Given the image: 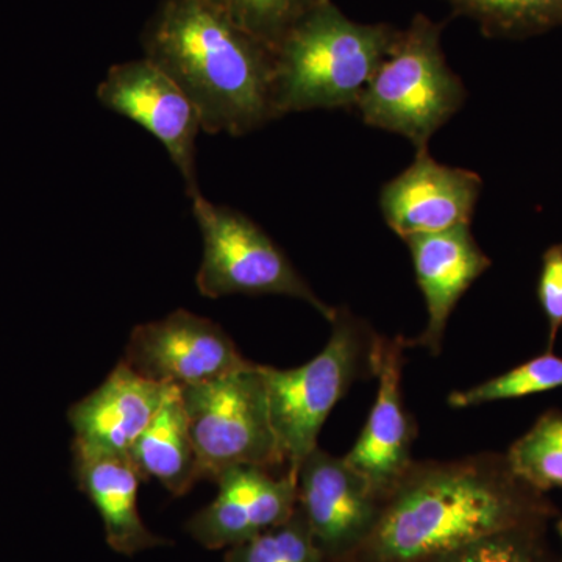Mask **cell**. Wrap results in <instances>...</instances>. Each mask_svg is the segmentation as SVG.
<instances>
[{
  "label": "cell",
  "instance_id": "obj_1",
  "mask_svg": "<svg viewBox=\"0 0 562 562\" xmlns=\"http://www.w3.org/2000/svg\"><path fill=\"white\" fill-rule=\"evenodd\" d=\"M557 516L547 494L522 482L505 453L414 461L347 562H427L494 532L547 528Z\"/></svg>",
  "mask_w": 562,
  "mask_h": 562
},
{
  "label": "cell",
  "instance_id": "obj_2",
  "mask_svg": "<svg viewBox=\"0 0 562 562\" xmlns=\"http://www.w3.org/2000/svg\"><path fill=\"white\" fill-rule=\"evenodd\" d=\"M140 43L144 57L188 95L203 132L244 136L279 120L276 50L209 0H161Z\"/></svg>",
  "mask_w": 562,
  "mask_h": 562
},
{
  "label": "cell",
  "instance_id": "obj_3",
  "mask_svg": "<svg viewBox=\"0 0 562 562\" xmlns=\"http://www.w3.org/2000/svg\"><path fill=\"white\" fill-rule=\"evenodd\" d=\"M390 24L351 21L322 0L276 49L273 102L279 117L308 110L357 109L398 36Z\"/></svg>",
  "mask_w": 562,
  "mask_h": 562
},
{
  "label": "cell",
  "instance_id": "obj_4",
  "mask_svg": "<svg viewBox=\"0 0 562 562\" xmlns=\"http://www.w3.org/2000/svg\"><path fill=\"white\" fill-rule=\"evenodd\" d=\"M330 324L324 349L301 368L261 364L273 432L284 468L295 476L302 461L316 449L333 408L355 383L375 376L379 333L349 308H336Z\"/></svg>",
  "mask_w": 562,
  "mask_h": 562
},
{
  "label": "cell",
  "instance_id": "obj_5",
  "mask_svg": "<svg viewBox=\"0 0 562 562\" xmlns=\"http://www.w3.org/2000/svg\"><path fill=\"white\" fill-rule=\"evenodd\" d=\"M442 25L417 14L362 92L357 110L371 127L397 133L417 150L464 105L468 91L447 65Z\"/></svg>",
  "mask_w": 562,
  "mask_h": 562
},
{
  "label": "cell",
  "instance_id": "obj_6",
  "mask_svg": "<svg viewBox=\"0 0 562 562\" xmlns=\"http://www.w3.org/2000/svg\"><path fill=\"white\" fill-rule=\"evenodd\" d=\"M201 480L217 476L236 465L284 468L269 414L268 392L261 364L221 379L180 387Z\"/></svg>",
  "mask_w": 562,
  "mask_h": 562
},
{
  "label": "cell",
  "instance_id": "obj_7",
  "mask_svg": "<svg viewBox=\"0 0 562 562\" xmlns=\"http://www.w3.org/2000/svg\"><path fill=\"white\" fill-rule=\"evenodd\" d=\"M192 213L201 228L203 257L195 284L203 297L277 294L312 305L328 322L336 308L322 301L279 244L241 211L199 195Z\"/></svg>",
  "mask_w": 562,
  "mask_h": 562
},
{
  "label": "cell",
  "instance_id": "obj_8",
  "mask_svg": "<svg viewBox=\"0 0 562 562\" xmlns=\"http://www.w3.org/2000/svg\"><path fill=\"white\" fill-rule=\"evenodd\" d=\"M122 361L144 379L179 387L213 382L251 362L221 325L188 310L136 325Z\"/></svg>",
  "mask_w": 562,
  "mask_h": 562
},
{
  "label": "cell",
  "instance_id": "obj_9",
  "mask_svg": "<svg viewBox=\"0 0 562 562\" xmlns=\"http://www.w3.org/2000/svg\"><path fill=\"white\" fill-rule=\"evenodd\" d=\"M98 99L105 109L135 121L160 140L183 177L191 201L202 194L195 169L201 117L165 70L146 57L111 66L98 87Z\"/></svg>",
  "mask_w": 562,
  "mask_h": 562
},
{
  "label": "cell",
  "instance_id": "obj_10",
  "mask_svg": "<svg viewBox=\"0 0 562 562\" xmlns=\"http://www.w3.org/2000/svg\"><path fill=\"white\" fill-rule=\"evenodd\" d=\"M297 506L321 552L347 562L371 535L383 501L344 458L317 446L297 471Z\"/></svg>",
  "mask_w": 562,
  "mask_h": 562
},
{
  "label": "cell",
  "instance_id": "obj_11",
  "mask_svg": "<svg viewBox=\"0 0 562 562\" xmlns=\"http://www.w3.org/2000/svg\"><path fill=\"white\" fill-rule=\"evenodd\" d=\"M406 339L405 336L387 338L382 335L376 338L373 355L379 379L376 398L360 438L342 457L383 502L414 462L417 424L406 408L402 390L405 350L408 349Z\"/></svg>",
  "mask_w": 562,
  "mask_h": 562
},
{
  "label": "cell",
  "instance_id": "obj_12",
  "mask_svg": "<svg viewBox=\"0 0 562 562\" xmlns=\"http://www.w3.org/2000/svg\"><path fill=\"white\" fill-rule=\"evenodd\" d=\"M216 498L184 530L209 550L232 549L291 519L297 509V476H276L257 465H236L217 476Z\"/></svg>",
  "mask_w": 562,
  "mask_h": 562
},
{
  "label": "cell",
  "instance_id": "obj_13",
  "mask_svg": "<svg viewBox=\"0 0 562 562\" xmlns=\"http://www.w3.org/2000/svg\"><path fill=\"white\" fill-rule=\"evenodd\" d=\"M482 190L479 173L442 165L422 149L405 171L383 184L380 210L387 227L405 241L471 225Z\"/></svg>",
  "mask_w": 562,
  "mask_h": 562
},
{
  "label": "cell",
  "instance_id": "obj_14",
  "mask_svg": "<svg viewBox=\"0 0 562 562\" xmlns=\"http://www.w3.org/2000/svg\"><path fill=\"white\" fill-rule=\"evenodd\" d=\"M405 243L428 314L427 327L417 338L406 339V344L408 349L424 347L438 357L458 302L491 268L492 260L473 238L471 225L412 236Z\"/></svg>",
  "mask_w": 562,
  "mask_h": 562
},
{
  "label": "cell",
  "instance_id": "obj_15",
  "mask_svg": "<svg viewBox=\"0 0 562 562\" xmlns=\"http://www.w3.org/2000/svg\"><path fill=\"white\" fill-rule=\"evenodd\" d=\"M168 387L144 379L121 361L98 390L70 406L72 450L128 457L133 443L160 408Z\"/></svg>",
  "mask_w": 562,
  "mask_h": 562
},
{
  "label": "cell",
  "instance_id": "obj_16",
  "mask_svg": "<svg viewBox=\"0 0 562 562\" xmlns=\"http://www.w3.org/2000/svg\"><path fill=\"white\" fill-rule=\"evenodd\" d=\"M72 460L76 482L98 509L106 543L114 552L133 557L144 550L171 543L151 532L140 519V476L128 457L72 450Z\"/></svg>",
  "mask_w": 562,
  "mask_h": 562
},
{
  "label": "cell",
  "instance_id": "obj_17",
  "mask_svg": "<svg viewBox=\"0 0 562 562\" xmlns=\"http://www.w3.org/2000/svg\"><path fill=\"white\" fill-rule=\"evenodd\" d=\"M140 480H157L176 497L201 482L187 409L179 386H169L154 419L128 452Z\"/></svg>",
  "mask_w": 562,
  "mask_h": 562
},
{
  "label": "cell",
  "instance_id": "obj_18",
  "mask_svg": "<svg viewBox=\"0 0 562 562\" xmlns=\"http://www.w3.org/2000/svg\"><path fill=\"white\" fill-rule=\"evenodd\" d=\"M491 38H528L562 27V0H447Z\"/></svg>",
  "mask_w": 562,
  "mask_h": 562
},
{
  "label": "cell",
  "instance_id": "obj_19",
  "mask_svg": "<svg viewBox=\"0 0 562 562\" xmlns=\"http://www.w3.org/2000/svg\"><path fill=\"white\" fill-rule=\"evenodd\" d=\"M505 454L513 472L536 491L562 490V412L543 413Z\"/></svg>",
  "mask_w": 562,
  "mask_h": 562
},
{
  "label": "cell",
  "instance_id": "obj_20",
  "mask_svg": "<svg viewBox=\"0 0 562 562\" xmlns=\"http://www.w3.org/2000/svg\"><path fill=\"white\" fill-rule=\"evenodd\" d=\"M560 387H562V358L549 350L482 384L452 392L447 402L452 408H472L484 403L516 401V398L560 390Z\"/></svg>",
  "mask_w": 562,
  "mask_h": 562
},
{
  "label": "cell",
  "instance_id": "obj_21",
  "mask_svg": "<svg viewBox=\"0 0 562 562\" xmlns=\"http://www.w3.org/2000/svg\"><path fill=\"white\" fill-rule=\"evenodd\" d=\"M243 31L276 50L288 32L322 0H209Z\"/></svg>",
  "mask_w": 562,
  "mask_h": 562
},
{
  "label": "cell",
  "instance_id": "obj_22",
  "mask_svg": "<svg viewBox=\"0 0 562 562\" xmlns=\"http://www.w3.org/2000/svg\"><path fill=\"white\" fill-rule=\"evenodd\" d=\"M224 562H331L314 542L308 524L295 509L291 519L250 541L227 549Z\"/></svg>",
  "mask_w": 562,
  "mask_h": 562
},
{
  "label": "cell",
  "instance_id": "obj_23",
  "mask_svg": "<svg viewBox=\"0 0 562 562\" xmlns=\"http://www.w3.org/2000/svg\"><path fill=\"white\" fill-rule=\"evenodd\" d=\"M427 562H554L546 528H514L484 536Z\"/></svg>",
  "mask_w": 562,
  "mask_h": 562
},
{
  "label": "cell",
  "instance_id": "obj_24",
  "mask_svg": "<svg viewBox=\"0 0 562 562\" xmlns=\"http://www.w3.org/2000/svg\"><path fill=\"white\" fill-rule=\"evenodd\" d=\"M536 292L549 325V350H552L562 330V244L543 251Z\"/></svg>",
  "mask_w": 562,
  "mask_h": 562
},
{
  "label": "cell",
  "instance_id": "obj_25",
  "mask_svg": "<svg viewBox=\"0 0 562 562\" xmlns=\"http://www.w3.org/2000/svg\"><path fill=\"white\" fill-rule=\"evenodd\" d=\"M557 530H558V535H560L561 542H562V519L558 520Z\"/></svg>",
  "mask_w": 562,
  "mask_h": 562
}]
</instances>
